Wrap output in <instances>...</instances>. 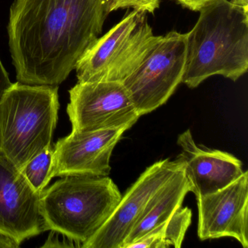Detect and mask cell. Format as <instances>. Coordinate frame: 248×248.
<instances>
[{"label":"cell","mask_w":248,"mask_h":248,"mask_svg":"<svg viewBox=\"0 0 248 248\" xmlns=\"http://www.w3.org/2000/svg\"><path fill=\"white\" fill-rule=\"evenodd\" d=\"M108 0H15L8 25L18 82L59 86L103 31Z\"/></svg>","instance_id":"6da1fadb"},{"label":"cell","mask_w":248,"mask_h":248,"mask_svg":"<svg viewBox=\"0 0 248 248\" xmlns=\"http://www.w3.org/2000/svg\"><path fill=\"white\" fill-rule=\"evenodd\" d=\"M186 34L182 83L196 88L221 75L236 82L248 69V8L229 0H211L199 11Z\"/></svg>","instance_id":"7a4b0ae2"},{"label":"cell","mask_w":248,"mask_h":248,"mask_svg":"<svg viewBox=\"0 0 248 248\" xmlns=\"http://www.w3.org/2000/svg\"><path fill=\"white\" fill-rule=\"evenodd\" d=\"M40 197V210L47 231L62 232L82 248L107 221L122 194L108 176L68 175Z\"/></svg>","instance_id":"3957f363"},{"label":"cell","mask_w":248,"mask_h":248,"mask_svg":"<svg viewBox=\"0 0 248 248\" xmlns=\"http://www.w3.org/2000/svg\"><path fill=\"white\" fill-rule=\"evenodd\" d=\"M59 107V86L13 84L0 105V154L21 170L51 146Z\"/></svg>","instance_id":"277c9868"},{"label":"cell","mask_w":248,"mask_h":248,"mask_svg":"<svg viewBox=\"0 0 248 248\" xmlns=\"http://www.w3.org/2000/svg\"><path fill=\"white\" fill-rule=\"evenodd\" d=\"M186 60V34L170 31L123 81L140 116L155 111L170 98L182 82Z\"/></svg>","instance_id":"5b68a950"},{"label":"cell","mask_w":248,"mask_h":248,"mask_svg":"<svg viewBox=\"0 0 248 248\" xmlns=\"http://www.w3.org/2000/svg\"><path fill=\"white\" fill-rule=\"evenodd\" d=\"M143 13L133 10L98 37L77 64L78 82L122 81L136 69L144 53L143 39L136 29Z\"/></svg>","instance_id":"8992f818"},{"label":"cell","mask_w":248,"mask_h":248,"mask_svg":"<svg viewBox=\"0 0 248 248\" xmlns=\"http://www.w3.org/2000/svg\"><path fill=\"white\" fill-rule=\"evenodd\" d=\"M69 93L67 114L73 131L127 130L140 118L123 82H78Z\"/></svg>","instance_id":"52a82bcc"},{"label":"cell","mask_w":248,"mask_h":248,"mask_svg":"<svg viewBox=\"0 0 248 248\" xmlns=\"http://www.w3.org/2000/svg\"><path fill=\"white\" fill-rule=\"evenodd\" d=\"M184 163L178 158L158 161L140 175L122 196L107 221L82 248H123L126 238L139 221L156 191L180 170Z\"/></svg>","instance_id":"ba28073f"},{"label":"cell","mask_w":248,"mask_h":248,"mask_svg":"<svg viewBox=\"0 0 248 248\" xmlns=\"http://www.w3.org/2000/svg\"><path fill=\"white\" fill-rule=\"evenodd\" d=\"M40 197L21 170L0 154V233L20 246L46 232Z\"/></svg>","instance_id":"9c48e42d"},{"label":"cell","mask_w":248,"mask_h":248,"mask_svg":"<svg viewBox=\"0 0 248 248\" xmlns=\"http://www.w3.org/2000/svg\"><path fill=\"white\" fill-rule=\"evenodd\" d=\"M200 240L232 237L248 248V172L222 189L197 198Z\"/></svg>","instance_id":"30bf717a"},{"label":"cell","mask_w":248,"mask_h":248,"mask_svg":"<svg viewBox=\"0 0 248 248\" xmlns=\"http://www.w3.org/2000/svg\"><path fill=\"white\" fill-rule=\"evenodd\" d=\"M124 128L89 132L73 131L53 147L50 177L68 175L108 176L111 154Z\"/></svg>","instance_id":"8fae6325"},{"label":"cell","mask_w":248,"mask_h":248,"mask_svg":"<svg viewBox=\"0 0 248 248\" xmlns=\"http://www.w3.org/2000/svg\"><path fill=\"white\" fill-rule=\"evenodd\" d=\"M179 158L196 198L212 194L227 186L243 175V164L226 152L198 146L191 130L178 136Z\"/></svg>","instance_id":"7c38bea8"},{"label":"cell","mask_w":248,"mask_h":248,"mask_svg":"<svg viewBox=\"0 0 248 248\" xmlns=\"http://www.w3.org/2000/svg\"><path fill=\"white\" fill-rule=\"evenodd\" d=\"M191 186L184 168L171 177L152 197L136 226L126 238L123 248L142 237L152 229L166 221L181 207Z\"/></svg>","instance_id":"4fadbf2b"},{"label":"cell","mask_w":248,"mask_h":248,"mask_svg":"<svg viewBox=\"0 0 248 248\" xmlns=\"http://www.w3.org/2000/svg\"><path fill=\"white\" fill-rule=\"evenodd\" d=\"M191 209L180 207L166 221L152 229L126 248H181L191 223Z\"/></svg>","instance_id":"5bb4252c"},{"label":"cell","mask_w":248,"mask_h":248,"mask_svg":"<svg viewBox=\"0 0 248 248\" xmlns=\"http://www.w3.org/2000/svg\"><path fill=\"white\" fill-rule=\"evenodd\" d=\"M53 161V147L50 146L30 159L21 169L29 184L37 192H43L52 179L50 172Z\"/></svg>","instance_id":"9a60e30c"},{"label":"cell","mask_w":248,"mask_h":248,"mask_svg":"<svg viewBox=\"0 0 248 248\" xmlns=\"http://www.w3.org/2000/svg\"><path fill=\"white\" fill-rule=\"evenodd\" d=\"M160 0H108V12L124 8H133L139 12L154 14L159 8Z\"/></svg>","instance_id":"2e32d148"},{"label":"cell","mask_w":248,"mask_h":248,"mask_svg":"<svg viewBox=\"0 0 248 248\" xmlns=\"http://www.w3.org/2000/svg\"><path fill=\"white\" fill-rule=\"evenodd\" d=\"M48 237L46 239L43 248H82L80 243L71 239L62 232L50 230Z\"/></svg>","instance_id":"e0dca14e"},{"label":"cell","mask_w":248,"mask_h":248,"mask_svg":"<svg viewBox=\"0 0 248 248\" xmlns=\"http://www.w3.org/2000/svg\"><path fill=\"white\" fill-rule=\"evenodd\" d=\"M13 84L14 83L11 82L8 72L0 59V105L5 92L12 86Z\"/></svg>","instance_id":"ac0fdd59"},{"label":"cell","mask_w":248,"mask_h":248,"mask_svg":"<svg viewBox=\"0 0 248 248\" xmlns=\"http://www.w3.org/2000/svg\"><path fill=\"white\" fill-rule=\"evenodd\" d=\"M178 4L192 11H200L206 4L211 0H175Z\"/></svg>","instance_id":"d6986e66"},{"label":"cell","mask_w":248,"mask_h":248,"mask_svg":"<svg viewBox=\"0 0 248 248\" xmlns=\"http://www.w3.org/2000/svg\"><path fill=\"white\" fill-rule=\"evenodd\" d=\"M19 245L11 238L0 233V248H16Z\"/></svg>","instance_id":"ffe728a7"},{"label":"cell","mask_w":248,"mask_h":248,"mask_svg":"<svg viewBox=\"0 0 248 248\" xmlns=\"http://www.w3.org/2000/svg\"><path fill=\"white\" fill-rule=\"evenodd\" d=\"M232 2L237 5H241V6L248 8V0H232Z\"/></svg>","instance_id":"44dd1931"}]
</instances>
